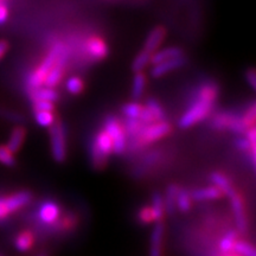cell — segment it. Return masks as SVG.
Here are the masks:
<instances>
[{
    "instance_id": "cell-1",
    "label": "cell",
    "mask_w": 256,
    "mask_h": 256,
    "mask_svg": "<svg viewBox=\"0 0 256 256\" xmlns=\"http://www.w3.org/2000/svg\"><path fill=\"white\" fill-rule=\"evenodd\" d=\"M217 95H218V87L215 83L209 82L202 86L196 98L179 119V126L182 128H190L206 119L215 104Z\"/></svg>"
},
{
    "instance_id": "cell-2",
    "label": "cell",
    "mask_w": 256,
    "mask_h": 256,
    "mask_svg": "<svg viewBox=\"0 0 256 256\" xmlns=\"http://www.w3.org/2000/svg\"><path fill=\"white\" fill-rule=\"evenodd\" d=\"M64 50H66V46H64V44L60 43V42L56 43L55 46L51 48L49 52H48V55L44 57V60H42L40 66H38L37 68L30 74V76H28V87L31 89H36L44 84L48 72H49V70L52 68V66L55 64L57 58H58L60 55Z\"/></svg>"
},
{
    "instance_id": "cell-3",
    "label": "cell",
    "mask_w": 256,
    "mask_h": 256,
    "mask_svg": "<svg viewBox=\"0 0 256 256\" xmlns=\"http://www.w3.org/2000/svg\"><path fill=\"white\" fill-rule=\"evenodd\" d=\"M170 130H171V126L168 122L164 120L154 121L152 124H144L138 136L134 138V140L139 145H147V144L154 142L156 140L166 136L170 133Z\"/></svg>"
},
{
    "instance_id": "cell-4",
    "label": "cell",
    "mask_w": 256,
    "mask_h": 256,
    "mask_svg": "<svg viewBox=\"0 0 256 256\" xmlns=\"http://www.w3.org/2000/svg\"><path fill=\"white\" fill-rule=\"evenodd\" d=\"M31 198V194L28 191H19L10 196L0 197V220L8 218L10 215L26 206Z\"/></svg>"
},
{
    "instance_id": "cell-5",
    "label": "cell",
    "mask_w": 256,
    "mask_h": 256,
    "mask_svg": "<svg viewBox=\"0 0 256 256\" xmlns=\"http://www.w3.org/2000/svg\"><path fill=\"white\" fill-rule=\"evenodd\" d=\"M113 153V142L110 136L106 133L104 130H101L96 134L94 142L92 146V159L95 166L101 168L104 165L106 160Z\"/></svg>"
},
{
    "instance_id": "cell-6",
    "label": "cell",
    "mask_w": 256,
    "mask_h": 256,
    "mask_svg": "<svg viewBox=\"0 0 256 256\" xmlns=\"http://www.w3.org/2000/svg\"><path fill=\"white\" fill-rule=\"evenodd\" d=\"M104 130L113 142V152L116 154L124 153L126 148V133L120 120L115 116H107L104 120Z\"/></svg>"
},
{
    "instance_id": "cell-7",
    "label": "cell",
    "mask_w": 256,
    "mask_h": 256,
    "mask_svg": "<svg viewBox=\"0 0 256 256\" xmlns=\"http://www.w3.org/2000/svg\"><path fill=\"white\" fill-rule=\"evenodd\" d=\"M51 128V152L56 162H62L66 156V127L62 122H54Z\"/></svg>"
},
{
    "instance_id": "cell-8",
    "label": "cell",
    "mask_w": 256,
    "mask_h": 256,
    "mask_svg": "<svg viewBox=\"0 0 256 256\" xmlns=\"http://www.w3.org/2000/svg\"><path fill=\"white\" fill-rule=\"evenodd\" d=\"M66 50H64L62 54H60L58 58L52 66V68L49 70L48 72L46 81H44V86L46 87H56L57 84L60 82V80L63 78L64 75V69H66Z\"/></svg>"
},
{
    "instance_id": "cell-9",
    "label": "cell",
    "mask_w": 256,
    "mask_h": 256,
    "mask_svg": "<svg viewBox=\"0 0 256 256\" xmlns=\"http://www.w3.org/2000/svg\"><path fill=\"white\" fill-rule=\"evenodd\" d=\"M86 51L92 60H101L107 57L110 49L100 36H90L86 40Z\"/></svg>"
},
{
    "instance_id": "cell-10",
    "label": "cell",
    "mask_w": 256,
    "mask_h": 256,
    "mask_svg": "<svg viewBox=\"0 0 256 256\" xmlns=\"http://www.w3.org/2000/svg\"><path fill=\"white\" fill-rule=\"evenodd\" d=\"M185 62L184 56L176 57V58H171L168 60H162V62L153 64V68L151 70V74L153 78H162V76L166 75L170 72H174V70L183 66Z\"/></svg>"
},
{
    "instance_id": "cell-11",
    "label": "cell",
    "mask_w": 256,
    "mask_h": 256,
    "mask_svg": "<svg viewBox=\"0 0 256 256\" xmlns=\"http://www.w3.org/2000/svg\"><path fill=\"white\" fill-rule=\"evenodd\" d=\"M60 209L55 202L46 200L38 209V218L44 224H52L60 218Z\"/></svg>"
},
{
    "instance_id": "cell-12",
    "label": "cell",
    "mask_w": 256,
    "mask_h": 256,
    "mask_svg": "<svg viewBox=\"0 0 256 256\" xmlns=\"http://www.w3.org/2000/svg\"><path fill=\"white\" fill-rule=\"evenodd\" d=\"M229 198H230V202H232V212H234V217H235V222H236V226H238V229L240 232H244L247 222H246L244 206H243L242 198L236 191H234L229 196Z\"/></svg>"
},
{
    "instance_id": "cell-13",
    "label": "cell",
    "mask_w": 256,
    "mask_h": 256,
    "mask_svg": "<svg viewBox=\"0 0 256 256\" xmlns=\"http://www.w3.org/2000/svg\"><path fill=\"white\" fill-rule=\"evenodd\" d=\"M166 37V30L164 26H156L151 30L148 36L146 38L145 46H144V50L148 51L150 54H153L154 51L159 49L162 43L164 42Z\"/></svg>"
},
{
    "instance_id": "cell-14",
    "label": "cell",
    "mask_w": 256,
    "mask_h": 256,
    "mask_svg": "<svg viewBox=\"0 0 256 256\" xmlns=\"http://www.w3.org/2000/svg\"><path fill=\"white\" fill-rule=\"evenodd\" d=\"M162 238H164V226L160 220V222H156L154 228L152 230L150 256H162Z\"/></svg>"
},
{
    "instance_id": "cell-15",
    "label": "cell",
    "mask_w": 256,
    "mask_h": 256,
    "mask_svg": "<svg viewBox=\"0 0 256 256\" xmlns=\"http://www.w3.org/2000/svg\"><path fill=\"white\" fill-rule=\"evenodd\" d=\"M223 196V192L220 190L218 188L212 185V186L208 188H197L192 192L191 198H194V200H218Z\"/></svg>"
},
{
    "instance_id": "cell-16",
    "label": "cell",
    "mask_w": 256,
    "mask_h": 256,
    "mask_svg": "<svg viewBox=\"0 0 256 256\" xmlns=\"http://www.w3.org/2000/svg\"><path fill=\"white\" fill-rule=\"evenodd\" d=\"M183 56V50L178 46H172V48H165V49L156 50L152 54L151 56V63L156 64L162 60H168L171 58H176V57Z\"/></svg>"
},
{
    "instance_id": "cell-17",
    "label": "cell",
    "mask_w": 256,
    "mask_h": 256,
    "mask_svg": "<svg viewBox=\"0 0 256 256\" xmlns=\"http://www.w3.org/2000/svg\"><path fill=\"white\" fill-rule=\"evenodd\" d=\"M25 136H26V130L25 128L18 126L12 130L11 136L8 138V150L11 152H18L20 150L22 145H23L24 140H25Z\"/></svg>"
},
{
    "instance_id": "cell-18",
    "label": "cell",
    "mask_w": 256,
    "mask_h": 256,
    "mask_svg": "<svg viewBox=\"0 0 256 256\" xmlns=\"http://www.w3.org/2000/svg\"><path fill=\"white\" fill-rule=\"evenodd\" d=\"M210 180L212 182V184L220 188V191L223 192V194H226V196H230L232 194L234 188L232 183L229 182V179L226 177V176L220 174V172H214L210 176Z\"/></svg>"
},
{
    "instance_id": "cell-19",
    "label": "cell",
    "mask_w": 256,
    "mask_h": 256,
    "mask_svg": "<svg viewBox=\"0 0 256 256\" xmlns=\"http://www.w3.org/2000/svg\"><path fill=\"white\" fill-rule=\"evenodd\" d=\"M32 98H34V101L46 100L50 102H55L58 100V92L51 87H40L36 89H32Z\"/></svg>"
},
{
    "instance_id": "cell-20",
    "label": "cell",
    "mask_w": 256,
    "mask_h": 256,
    "mask_svg": "<svg viewBox=\"0 0 256 256\" xmlns=\"http://www.w3.org/2000/svg\"><path fill=\"white\" fill-rule=\"evenodd\" d=\"M34 242V238L30 232H22L14 238V247L19 252H28L32 248Z\"/></svg>"
},
{
    "instance_id": "cell-21",
    "label": "cell",
    "mask_w": 256,
    "mask_h": 256,
    "mask_svg": "<svg viewBox=\"0 0 256 256\" xmlns=\"http://www.w3.org/2000/svg\"><path fill=\"white\" fill-rule=\"evenodd\" d=\"M150 206H151V210H152L153 220H154V222H160L162 218V216H164V212H165L164 200H162V194H158V192L153 194L152 204Z\"/></svg>"
},
{
    "instance_id": "cell-22",
    "label": "cell",
    "mask_w": 256,
    "mask_h": 256,
    "mask_svg": "<svg viewBox=\"0 0 256 256\" xmlns=\"http://www.w3.org/2000/svg\"><path fill=\"white\" fill-rule=\"evenodd\" d=\"M146 87V76L144 72H136V76L133 78V87H132V98L134 100H139L142 98Z\"/></svg>"
},
{
    "instance_id": "cell-23",
    "label": "cell",
    "mask_w": 256,
    "mask_h": 256,
    "mask_svg": "<svg viewBox=\"0 0 256 256\" xmlns=\"http://www.w3.org/2000/svg\"><path fill=\"white\" fill-rule=\"evenodd\" d=\"M151 56L152 54H150L148 51L142 50L138 54L136 58H134L132 63V70L134 72H142L144 69L151 63Z\"/></svg>"
},
{
    "instance_id": "cell-24",
    "label": "cell",
    "mask_w": 256,
    "mask_h": 256,
    "mask_svg": "<svg viewBox=\"0 0 256 256\" xmlns=\"http://www.w3.org/2000/svg\"><path fill=\"white\" fill-rule=\"evenodd\" d=\"M236 240H238V234H236V232H234V230H230L220 240V250L223 254H230L232 252V247L235 244Z\"/></svg>"
},
{
    "instance_id": "cell-25",
    "label": "cell",
    "mask_w": 256,
    "mask_h": 256,
    "mask_svg": "<svg viewBox=\"0 0 256 256\" xmlns=\"http://www.w3.org/2000/svg\"><path fill=\"white\" fill-rule=\"evenodd\" d=\"M179 191V188L177 185H170L166 191V197L164 200L165 210L168 214H172L176 209V200H177V194Z\"/></svg>"
},
{
    "instance_id": "cell-26",
    "label": "cell",
    "mask_w": 256,
    "mask_h": 256,
    "mask_svg": "<svg viewBox=\"0 0 256 256\" xmlns=\"http://www.w3.org/2000/svg\"><path fill=\"white\" fill-rule=\"evenodd\" d=\"M36 122L42 127H51L55 122V115L52 110H36L34 112Z\"/></svg>"
},
{
    "instance_id": "cell-27",
    "label": "cell",
    "mask_w": 256,
    "mask_h": 256,
    "mask_svg": "<svg viewBox=\"0 0 256 256\" xmlns=\"http://www.w3.org/2000/svg\"><path fill=\"white\" fill-rule=\"evenodd\" d=\"M232 252L238 256H256L255 249L250 243L246 241H238V240H236L235 244H234Z\"/></svg>"
},
{
    "instance_id": "cell-28",
    "label": "cell",
    "mask_w": 256,
    "mask_h": 256,
    "mask_svg": "<svg viewBox=\"0 0 256 256\" xmlns=\"http://www.w3.org/2000/svg\"><path fill=\"white\" fill-rule=\"evenodd\" d=\"M191 194L186 190H179L176 200V206L183 212H186L191 208Z\"/></svg>"
},
{
    "instance_id": "cell-29",
    "label": "cell",
    "mask_w": 256,
    "mask_h": 256,
    "mask_svg": "<svg viewBox=\"0 0 256 256\" xmlns=\"http://www.w3.org/2000/svg\"><path fill=\"white\" fill-rule=\"evenodd\" d=\"M144 106L139 104L138 102H130V104H127L122 108V113L126 119H138L139 120L140 115H142Z\"/></svg>"
},
{
    "instance_id": "cell-30",
    "label": "cell",
    "mask_w": 256,
    "mask_h": 256,
    "mask_svg": "<svg viewBox=\"0 0 256 256\" xmlns=\"http://www.w3.org/2000/svg\"><path fill=\"white\" fill-rule=\"evenodd\" d=\"M146 108H147V110H148L150 112H151L152 116L154 118L156 121L164 120V118H165L164 110H162V107L159 104L158 101H156V100H153V98H151V100L147 101Z\"/></svg>"
},
{
    "instance_id": "cell-31",
    "label": "cell",
    "mask_w": 256,
    "mask_h": 256,
    "mask_svg": "<svg viewBox=\"0 0 256 256\" xmlns=\"http://www.w3.org/2000/svg\"><path fill=\"white\" fill-rule=\"evenodd\" d=\"M66 90H68L70 94L78 95L83 90L84 88V83H83L82 78H78V76H72L70 78L68 81H66Z\"/></svg>"
},
{
    "instance_id": "cell-32",
    "label": "cell",
    "mask_w": 256,
    "mask_h": 256,
    "mask_svg": "<svg viewBox=\"0 0 256 256\" xmlns=\"http://www.w3.org/2000/svg\"><path fill=\"white\" fill-rule=\"evenodd\" d=\"M234 116L235 115H232L229 113H220L217 114L212 120V124L216 128H226V127H230L232 124Z\"/></svg>"
},
{
    "instance_id": "cell-33",
    "label": "cell",
    "mask_w": 256,
    "mask_h": 256,
    "mask_svg": "<svg viewBox=\"0 0 256 256\" xmlns=\"http://www.w3.org/2000/svg\"><path fill=\"white\" fill-rule=\"evenodd\" d=\"M14 153L8 150V146L0 145V162L5 166H14L16 165V158Z\"/></svg>"
},
{
    "instance_id": "cell-34",
    "label": "cell",
    "mask_w": 256,
    "mask_h": 256,
    "mask_svg": "<svg viewBox=\"0 0 256 256\" xmlns=\"http://www.w3.org/2000/svg\"><path fill=\"white\" fill-rule=\"evenodd\" d=\"M255 115H256V112H255V104H252L250 106V108L246 112V114L243 115L242 118V122L244 124L246 128H249L250 126H254V122H255Z\"/></svg>"
},
{
    "instance_id": "cell-35",
    "label": "cell",
    "mask_w": 256,
    "mask_h": 256,
    "mask_svg": "<svg viewBox=\"0 0 256 256\" xmlns=\"http://www.w3.org/2000/svg\"><path fill=\"white\" fill-rule=\"evenodd\" d=\"M138 218L142 223H151V222H154L153 220V215H152V210H151V206H144L140 209L139 214H138Z\"/></svg>"
},
{
    "instance_id": "cell-36",
    "label": "cell",
    "mask_w": 256,
    "mask_h": 256,
    "mask_svg": "<svg viewBox=\"0 0 256 256\" xmlns=\"http://www.w3.org/2000/svg\"><path fill=\"white\" fill-rule=\"evenodd\" d=\"M34 112L36 110H55V106H54V102L46 101V100H36L34 104Z\"/></svg>"
},
{
    "instance_id": "cell-37",
    "label": "cell",
    "mask_w": 256,
    "mask_h": 256,
    "mask_svg": "<svg viewBox=\"0 0 256 256\" xmlns=\"http://www.w3.org/2000/svg\"><path fill=\"white\" fill-rule=\"evenodd\" d=\"M10 16L8 8L4 4V2H0V25L5 24L8 22Z\"/></svg>"
},
{
    "instance_id": "cell-38",
    "label": "cell",
    "mask_w": 256,
    "mask_h": 256,
    "mask_svg": "<svg viewBox=\"0 0 256 256\" xmlns=\"http://www.w3.org/2000/svg\"><path fill=\"white\" fill-rule=\"evenodd\" d=\"M246 80H247V82L249 83V86H250L252 89H255L256 75H255L254 69H250V70H249V72H247V74H246Z\"/></svg>"
},
{
    "instance_id": "cell-39",
    "label": "cell",
    "mask_w": 256,
    "mask_h": 256,
    "mask_svg": "<svg viewBox=\"0 0 256 256\" xmlns=\"http://www.w3.org/2000/svg\"><path fill=\"white\" fill-rule=\"evenodd\" d=\"M8 50V43L6 40H0V60L5 56Z\"/></svg>"
},
{
    "instance_id": "cell-40",
    "label": "cell",
    "mask_w": 256,
    "mask_h": 256,
    "mask_svg": "<svg viewBox=\"0 0 256 256\" xmlns=\"http://www.w3.org/2000/svg\"><path fill=\"white\" fill-rule=\"evenodd\" d=\"M38 256H48V255L46 254H40Z\"/></svg>"
},
{
    "instance_id": "cell-41",
    "label": "cell",
    "mask_w": 256,
    "mask_h": 256,
    "mask_svg": "<svg viewBox=\"0 0 256 256\" xmlns=\"http://www.w3.org/2000/svg\"><path fill=\"white\" fill-rule=\"evenodd\" d=\"M230 256H238V255H236V254H232Z\"/></svg>"
},
{
    "instance_id": "cell-42",
    "label": "cell",
    "mask_w": 256,
    "mask_h": 256,
    "mask_svg": "<svg viewBox=\"0 0 256 256\" xmlns=\"http://www.w3.org/2000/svg\"><path fill=\"white\" fill-rule=\"evenodd\" d=\"M224 256H230V255H229V254H226V255H224Z\"/></svg>"
},
{
    "instance_id": "cell-43",
    "label": "cell",
    "mask_w": 256,
    "mask_h": 256,
    "mask_svg": "<svg viewBox=\"0 0 256 256\" xmlns=\"http://www.w3.org/2000/svg\"><path fill=\"white\" fill-rule=\"evenodd\" d=\"M0 2H4V0H0Z\"/></svg>"
}]
</instances>
